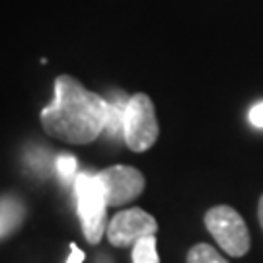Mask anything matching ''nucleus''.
<instances>
[{"mask_svg":"<svg viewBox=\"0 0 263 263\" xmlns=\"http://www.w3.org/2000/svg\"><path fill=\"white\" fill-rule=\"evenodd\" d=\"M109 104L102 96L86 90L70 74L55 80L53 102L41 109V125L49 137L68 144H88L105 129Z\"/></svg>","mask_w":263,"mask_h":263,"instance_id":"nucleus-1","label":"nucleus"},{"mask_svg":"<svg viewBox=\"0 0 263 263\" xmlns=\"http://www.w3.org/2000/svg\"><path fill=\"white\" fill-rule=\"evenodd\" d=\"M74 193L82 234L90 244H98L107 232V201L98 176L82 172L74 178Z\"/></svg>","mask_w":263,"mask_h":263,"instance_id":"nucleus-2","label":"nucleus"},{"mask_svg":"<svg viewBox=\"0 0 263 263\" xmlns=\"http://www.w3.org/2000/svg\"><path fill=\"white\" fill-rule=\"evenodd\" d=\"M205 226L228 255L242 257L250 252V230L236 209L228 205H216L209 209L205 215Z\"/></svg>","mask_w":263,"mask_h":263,"instance_id":"nucleus-3","label":"nucleus"},{"mask_svg":"<svg viewBox=\"0 0 263 263\" xmlns=\"http://www.w3.org/2000/svg\"><path fill=\"white\" fill-rule=\"evenodd\" d=\"M160 135L156 109L146 94H135L127 102L123 137L133 152H144L154 146Z\"/></svg>","mask_w":263,"mask_h":263,"instance_id":"nucleus-4","label":"nucleus"},{"mask_svg":"<svg viewBox=\"0 0 263 263\" xmlns=\"http://www.w3.org/2000/svg\"><path fill=\"white\" fill-rule=\"evenodd\" d=\"M158 232V222L152 215L139 207L121 211L111 218L107 224V240L115 248L135 246L146 236H154Z\"/></svg>","mask_w":263,"mask_h":263,"instance_id":"nucleus-5","label":"nucleus"},{"mask_svg":"<svg viewBox=\"0 0 263 263\" xmlns=\"http://www.w3.org/2000/svg\"><path fill=\"white\" fill-rule=\"evenodd\" d=\"M104 189L107 207H121L141 197L144 191V176L133 166H111L96 174Z\"/></svg>","mask_w":263,"mask_h":263,"instance_id":"nucleus-6","label":"nucleus"},{"mask_svg":"<svg viewBox=\"0 0 263 263\" xmlns=\"http://www.w3.org/2000/svg\"><path fill=\"white\" fill-rule=\"evenodd\" d=\"M24 216H26V207L20 199L12 197V195L2 197V213H0V236H2V240H6L22 224Z\"/></svg>","mask_w":263,"mask_h":263,"instance_id":"nucleus-7","label":"nucleus"},{"mask_svg":"<svg viewBox=\"0 0 263 263\" xmlns=\"http://www.w3.org/2000/svg\"><path fill=\"white\" fill-rule=\"evenodd\" d=\"M133 263H160L154 236H146L133 246Z\"/></svg>","mask_w":263,"mask_h":263,"instance_id":"nucleus-8","label":"nucleus"},{"mask_svg":"<svg viewBox=\"0 0 263 263\" xmlns=\"http://www.w3.org/2000/svg\"><path fill=\"white\" fill-rule=\"evenodd\" d=\"M187 263H228L213 246L197 244L187 252Z\"/></svg>","mask_w":263,"mask_h":263,"instance_id":"nucleus-9","label":"nucleus"},{"mask_svg":"<svg viewBox=\"0 0 263 263\" xmlns=\"http://www.w3.org/2000/svg\"><path fill=\"white\" fill-rule=\"evenodd\" d=\"M125 109H127V105L125 107H119L117 104H111L109 105V109H107V121H105V129L109 135H115L117 131L123 133V127H125Z\"/></svg>","mask_w":263,"mask_h":263,"instance_id":"nucleus-10","label":"nucleus"},{"mask_svg":"<svg viewBox=\"0 0 263 263\" xmlns=\"http://www.w3.org/2000/svg\"><path fill=\"white\" fill-rule=\"evenodd\" d=\"M76 166H78V164H76V158L74 156H70V154H61V156L55 160L57 174H59V178L65 179V181L74 178Z\"/></svg>","mask_w":263,"mask_h":263,"instance_id":"nucleus-11","label":"nucleus"},{"mask_svg":"<svg viewBox=\"0 0 263 263\" xmlns=\"http://www.w3.org/2000/svg\"><path fill=\"white\" fill-rule=\"evenodd\" d=\"M250 121L254 127H259L263 129V102L261 104H255L252 109H250Z\"/></svg>","mask_w":263,"mask_h":263,"instance_id":"nucleus-12","label":"nucleus"},{"mask_svg":"<svg viewBox=\"0 0 263 263\" xmlns=\"http://www.w3.org/2000/svg\"><path fill=\"white\" fill-rule=\"evenodd\" d=\"M86 254L78 248L76 244H70V257H68V261L66 263H82L84 261Z\"/></svg>","mask_w":263,"mask_h":263,"instance_id":"nucleus-13","label":"nucleus"},{"mask_svg":"<svg viewBox=\"0 0 263 263\" xmlns=\"http://www.w3.org/2000/svg\"><path fill=\"white\" fill-rule=\"evenodd\" d=\"M257 216H259V224H261V228H263V195H261V199H259V205H257Z\"/></svg>","mask_w":263,"mask_h":263,"instance_id":"nucleus-14","label":"nucleus"}]
</instances>
